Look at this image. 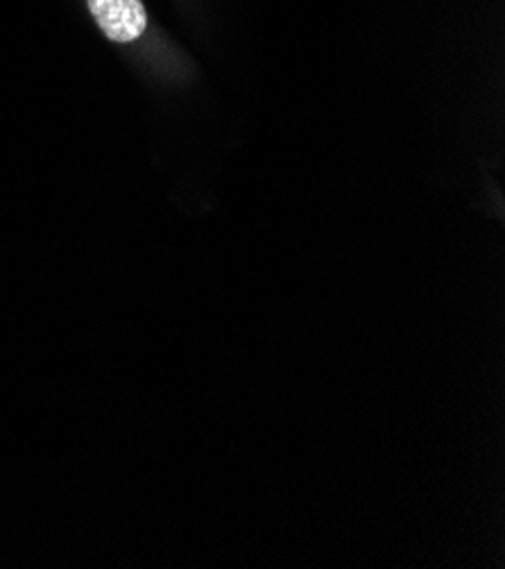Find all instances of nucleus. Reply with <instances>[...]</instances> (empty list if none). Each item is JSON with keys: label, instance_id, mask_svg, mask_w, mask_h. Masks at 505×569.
<instances>
[{"label": "nucleus", "instance_id": "1", "mask_svg": "<svg viewBox=\"0 0 505 569\" xmlns=\"http://www.w3.org/2000/svg\"><path fill=\"white\" fill-rule=\"evenodd\" d=\"M87 6L104 37L117 43L137 41L148 28L141 0H87Z\"/></svg>", "mask_w": 505, "mask_h": 569}]
</instances>
